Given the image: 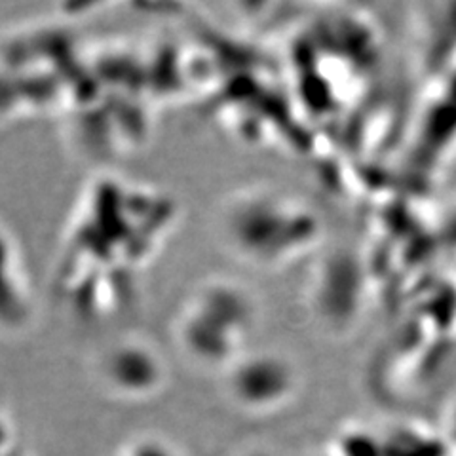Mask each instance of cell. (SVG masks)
Wrapping results in <instances>:
<instances>
[{
	"label": "cell",
	"mask_w": 456,
	"mask_h": 456,
	"mask_svg": "<svg viewBox=\"0 0 456 456\" xmlns=\"http://www.w3.org/2000/svg\"><path fill=\"white\" fill-rule=\"evenodd\" d=\"M20 274L16 251L0 231V327L16 325V316L25 310V291Z\"/></svg>",
	"instance_id": "obj_2"
},
{
	"label": "cell",
	"mask_w": 456,
	"mask_h": 456,
	"mask_svg": "<svg viewBox=\"0 0 456 456\" xmlns=\"http://www.w3.org/2000/svg\"><path fill=\"white\" fill-rule=\"evenodd\" d=\"M256 322L259 310L246 289L232 281H211L184 301L175 331L192 360L219 365L240 360Z\"/></svg>",
	"instance_id": "obj_1"
}]
</instances>
